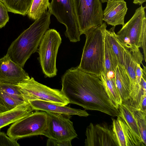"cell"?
<instances>
[{
  "label": "cell",
  "mask_w": 146,
  "mask_h": 146,
  "mask_svg": "<svg viewBox=\"0 0 146 146\" xmlns=\"http://www.w3.org/2000/svg\"><path fill=\"white\" fill-rule=\"evenodd\" d=\"M62 92L70 103L87 110H96L117 117L119 110L108 97L97 76L78 66L68 69L61 78Z\"/></svg>",
  "instance_id": "6da1fadb"
},
{
  "label": "cell",
  "mask_w": 146,
  "mask_h": 146,
  "mask_svg": "<svg viewBox=\"0 0 146 146\" xmlns=\"http://www.w3.org/2000/svg\"><path fill=\"white\" fill-rule=\"evenodd\" d=\"M51 14L46 11L11 43L7 54L23 68L27 60L38 50L42 37L48 30Z\"/></svg>",
  "instance_id": "7a4b0ae2"
},
{
  "label": "cell",
  "mask_w": 146,
  "mask_h": 146,
  "mask_svg": "<svg viewBox=\"0 0 146 146\" xmlns=\"http://www.w3.org/2000/svg\"><path fill=\"white\" fill-rule=\"evenodd\" d=\"M107 25L103 23L90 29L85 34L86 40L78 68L98 76L104 72V37Z\"/></svg>",
  "instance_id": "3957f363"
},
{
  "label": "cell",
  "mask_w": 146,
  "mask_h": 146,
  "mask_svg": "<svg viewBox=\"0 0 146 146\" xmlns=\"http://www.w3.org/2000/svg\"><path fill=\"white\" fill-rule=\"evenodd\" d=\"M145 8V7L141 5L136 9L132 17L122 26L116 35L122 44L130 51L141 48L146 62Z\"/></svg>",
  "instance_id": "277c9868"
},
{
  "label": "cell",
  "mask_w": 146,
  "mask_h": 146,
  "mask_svg": "<svg viewBox=\"0 0 146 146\" xmlns=\"http://www.w3.org/2000/svg\"><path fill=\"white\" fill-rule=\"evenodd\" d=\"M61 38L54 29L48 30L44 35L39 45L38 52L43 73L49 78L57 74L56 66L57 55Z\"/></svg>",
  "instance_id": "5b68a950"
},
{
  "label": "cell",
  "mask_w": 146,
  "mask_h": 146,
  "mask_svg": "<svg viewBox=\"0 0 146 146\" xmlns=\"http://www.w3.org/2000/svg\"><path fill=\"white\" fill-rule=\"evenodd\" d=\"M24 99L27 101L40 100L66 106L69 102L61 90L53 89L35 81L33 78L16 85Z\"/></svg>",
  "instance_id": "8992f818"
},
{
  "label": "cell",
  "mask_w": 146,
  "mask_h": 146,
  "mask_svg": "<svg viewBox=\"0 0 146 146\" xmlns=\"http://www.w3.org/2000/svg\"><path fill=\"white\" fill-rule=\"evenodd\" d=\"M81 35L103 23V11L100 0H73Z\"/></svg>",
  "instance_id": "52a82bcc"
},
{
  "label": "cell",
  "mask_w": 146,
  "mask_h": 146,
  "mask_svg": "<svg viewBox=\"0 0 146 146\" xmlns=\"http://www.w3.org/2000/svg\"><path fill=\"white\" fill-rule=\"evenodd\" d=\"M47 124L46 112L36 111L13 123L7 130V135L15 140L42 135Z\"/></svg>",
  "instance_id": "ba28073f"
},
{
  "label": "cell",
  "mask_w": 146,
  "mask_h": 146,
  "mask_svg": "<svg viewBox=\"0 0 146 146\" xmlns=\"http://www.w3.org/2000/svg\"><path fill=\"white\" fill-rule=\"evenodd\" d=\"M48 11L66 27V36L70 42L80 40L81 35L75 15L73 0H52Z\"/></svg>",
  "instance_id": "9c48e42d"
},
{
  "label": "cell",
  "mask_w": 146,
  "mask_h": 146,
  "mask_svg": "<svg viewBox=\"0 0 146 146\" xmlns=\"http://www.w3.org/2000/svg\"><path fill=\"white\" fill-rule=\"evenodd\" d=\"M46 112L47 127L42 135L60 141L72 140L77 137L73 122L70 119V115Z\"/></svg>",
  "instance_id": "30bf717a"
},
{
  "label": "cell",
  "mask_w": 146,
  "mask_h": 146,
  "mask_svg": "<svg viewBox=\"0 0 146 146\" xmlns=\"http://www.w3.org/2000/svg\"><path fill=\"white\" fill-rule=\"evenodd\" d=\"M85 135V146H119L112 126L107 124L90 123Z\"/></svg>",
  "instance_id": "8fae6325"
},
{
  "label": "cell",
  "mask_w": 146,
  "mask_h": 146,
  "mask_svg": "<svg viewBox=\"0 0 146 146\" xmlns=\"http://www.w3.org/2000/svg\"><path fill=\"white\" fill-rule=\"evenodd\" d=\"M143 56L139 49L130 52L126 57L124 63L125 67L129 75L130 81V104L137 105L139 101L141 93V88L137 84L136 71L137 64H142Z\"/></svg>",
  "instance_id": "7c38bea8"
},
{
  "label": "cell",
  "mask_w": 146,
  "mask_h": 146,
  "mask_svg": "<svg viewBox=\"0 0 146 146\" xmlns=\"http://www.w3.org/2000/svg\"><path fill=\"white\" fill-rule=\"evenodd\" d=\"M30 78L21 66L6 54L0 58V83L16 85Z\"/></svg>",
  "instance_id": "4fadbf2b"
},
{
  "label": "cell",
  "mask_w": 146,
  "mask_h": 146,
  "mask_svg": "<svg viewBox=\"0 0 146 146\" xmlns=\"http://www.w3.org/2000/svg\"><path fill=\"white\" fill-rule=\"evenodd\" d=\"M124 0H110L107 2L103 11V20L112 26L125 24L124 18L127 10Z\"/></svg>",
  "instance_id": "5bb4252c"
},
{
  "label": "cell",
  "mask_w": 146,
  "mask_h": 146,
  "mask_svg": "<svg viewBox=\"0 0 146 146\" xmlns=\"http://www.w3.org/2000/svg\"><path fill=\"white\" fill-rule=\"evenodd\" d=\"M28 102L34 110L42 111L70 116L76 115L80 116L87 117L89 115L85 110L62 106L50 102L35 100H29Z\"/></svg>",
  "instance_id": "9a60e30c"
},
{
  "label": "cell",
  "mask_w": 146,
  "mask_h": 146,
  "mask_svg": "<svg viewBox=\"0 0 146 146\" xmlns=\"http://www.w3.org/2000/svg\"><path fill=\"white\" fill-rule=\"evenodd\" d=\"M112 127L119 146H140L134 139L131 132L124 121L118 116L112 118Z\"/></svg>",
  "instance_id": "2e32d148"
},
{
  "label": "cell",
  "mask_w": 146,
  "mask_h": 146,
  "mask_svg": "<svg viewBox=\"0 0 146 146\" xmlns=\"http://www.w3.org/2000/svg\"><path fill=\"white\" fill-rule=\"evenodd\" d=\"M34 110L29 103L27 102L8 111L0 112V130L2 128L28 115Z\"/></svg>",
  "instance_id": "e0dca14e"
},
{
  "label": "cell",
  "mask_w": 146,
  "mask_h": 146,
  "mask_svg": "<svg viewBox=\"0 0 146 146\" xmlns=\"http://www.w3.org/2000/svg\"><path fill=\"white\" fill-rule=\"evenodd\" d=\"M118 110V116L126 123L135 141L140 146H145L141 138L136 117L130 105L122 103L119 105Z\"/></svg>",
  "instance_id": "ac0fdd59"
},
{
  "label": "cell",
  "mask_w": 146,
  "mask_h": 146,
  "mask_svg": "<svg viewBox=\"0 0 146 146\" xmlns=\"http://www.w3.org/2000/svg\"><path fill=\"white\" fill-rule=\"evenodd\" d=\"M115 80L117 90L122 102L130 99V81L124 66L118 63L115 71Z\"/></svg>",
  "instance_id": "d6986e66"
},
{
  "label": "cell",
  "mask_w": 146,
  "mask_h": 146,
  "mask_svg": "<svg viewBox=\"0 0 146 146\" xmlns=\"http://www.w3.org/2000/svg\"><path fill=\"white\" fill-rule=\"evenodd\" d=\"M113 26L109 30L106 29L105 34L111 48L118 63L124 66L125 58L130 51L127 49L117 38Z\"/></svg>",
  "instance_id": "ffe728a7"
},
{
  "label": "cell",
  "mask_w": 146,
  "mask_h": 146,
  "mask_svg": "<svg viewBox=\"0 0 146 146\" xmlns=\"http://www.w3.org/2000/svg\"><path fill=\"white\" fill-rule=\"evenodd\" d=\"M98 77L108 97L118 109L119 105L123 102L115 85V77H108L103 72Z\"/></svg>",
  "instance_id": "44dd1931"
},
{
  "label": "cell",
  "mask_w": 146,
  "mask_h": 146,
  "mask_svg": "<svg viewBox=\"0 0 146 146\" xmlns=\"http://www.w3.org/2000/svg\"><path fill=\"white\" fill-rule=\"evenodd\" d=\"M27 102H29L22 96H12L0 91V112L8 111Z\"/></svg>",
  "instance_id": "7402d4cb"
},
{
  "label": "cell",
  "mask_w": 146,
  "mask_h": 146,
  "mask_svg": "<svg viewBox=\"0 0 146 146\" xmlns=\"http://www.w3.org/2000/svg\"><path fill=\"white\" fill-rule=\"evenodd\" d=\"M8 11L23 16L27 15L33 0H3Z\"/></svg>",
  "instance_id": "603a6c76"
},
{
  "label": "cell",
  "mask_w": 146,
  "mask_h": 146,
  "mask_svg": "<svg viewBox=\"0 0 146 146\" xmlns=\"http://www.w3.org/2000/svg\"><path fill=\"white\" fill-rule=\"evenodd\" d=\"M118 63L105 34L104 37V70L103 73L106 75L110 72H115Z\"/></svg>",
  "instance_id": "cb8c5ba5"
},
{
  "label": "cell",
  "mask_w": 146,
  "mask_h": 146,
  "mask_svg": "<svg viewBox=\"0 0 146 146\" xmlns=\"http://www.w3.org/2000/svg\"><path fill=\"white\" fill-rule=\"evenodd\" d=\"M49 0H33L27 15L30 19L36 20L47 10L49 5Z\"/></svg>",
  "instance_id": "d4e9b609"
},
{
  "label": "cell",
  "mask_w": 146,
  "mask_h": 146,
  "mask_svg": "<svg viewBox=\"0 0 146 146\" xmlns=\"http://www.w3.org/2000/svg\"><path fill=\"white\" fill-rule=\"evenodd\" d=\"M136 117L142 142L146 145V112L137 110L130 105Z\"/></svg>",
  "instance_id": "484cf974"
},
{
  "label": "cell",
  "mask_w": 146,
  "mask_h": 146,
  "mask_svg": "<svg viewBox=\"0 0 146 146\" xmlns=\"http://www.w3.org/2000/svg\"><path fill=\"white\" fill-rule=\"evenodd\" d=\"M0 91L12 96L23 97L15 84L0 83Z\"/></svg>",
  "instance_id": "4316f807"
},
{
  "label": "cell",
  "mask_w": 146,
  "mask_h": 146,
  "mask_svg": "<svg viewBox=\"0 0 146 146\" xmlns=\"http://www.w3.org/2000/svg\"><path fill=\"white\" fill-rule=\"evenodd\" d=\"M17 140L7 136L3 132H0V146H19Z\"/></svg>",
  "instance_id": "83f0119b"
},
{
  "label": "cell",
  "mask_w": 146,
  "mask_h": 146,
  "mask_svg": "<svg viewBox=\"0 0 146 146\" xmlns=\"http://www.w3.org/2000/svg\"><path fill=\"white\" fill-rule=\"evenodd\" d=\"M8 11L4 3L0 1V29L4 27L9 21Z\"/></svg>",
  "instance_id": "f1b7e54d"
},
{
  "label": "cell",
  "mask_w": 146,
  "mask_h": 146,
  "mask_svg": "<svg viewBox=\"0 0 146 146\" xmlns=\"http://www.w3.org/2000/svg\"><path fill=\"white\" fill-rule=\"evenodd\" d=\"M72 140H68L64 141H60L48 138L47 143V146H71Z\"/></svg>",
  "instance_id": "f546056e"
},
{
  "label": "cell",
  "mask_w": 146,
  "mask_h": 146,
  "mask_svg": "<svg viewBox=\"0 0 146 146\" xmlns=\"http://www.w3.org/2000/svg\"><path fill=\"white\" fill-rule=\"evenodd\" d=\"M141 64H137L136 71V77L137 85L141 87L140 83L141 78L143 76L144 73H146V67L143 66V68L142 69L140 66Z\"/></svg>",
  "instance_id": "4dcf8cb0"
},
{
  "label": "cell",
  "mask_w": 146,
  "mask_h": 146,
  "mask_svg": "<svg viewBox=\"0 0 146 146\" xmlns=\"http://www.w3.org/2000/svg\"><path fill=\"white\" fill-rule=\"evenodd\" d=\"M146 93L143 94L140 96L139 102L136 108L137 110L146 112Z\"/></svg>",
  "instance_id": "1f68e13d"
},
{
  "label": "cell",
  "mask_w": 146,
  "mask_h": 146,
  "mask_svg": "<svg viewBox=\"0 0 146 146\" xmlns=\"http://www.w3.org/2000/svg\"><path fill=\"white\" fill-rule=\"evenodd\" d=\"M146 1V0H133V3L135 4L141 5Z\"/></svg>",
  "instance_id": "d6a6232c"
},
{
  "label": "cell",
  "mask_w": 146,
  "mask_h": 146,
  "mask_svg": "<svg viewBox=\"0 0 146 146\" xmlns=\"http://www.w3.org/2000/svg\"><path fill=\"white\" fill-rule=\"evenodd\" d=\"M101 2L104 3L105 2H107L108 1L110 0H100Z\"/></svg>",
  "instance_id": "836d02e7"
},
{
  "label": "cell",
  "mask_w": 146,
  "mask_h": 146,
  "mask_svg": "<svg viewBox=\"0 0 146 146\" xmlns=\"http://www.w3.org/2000/svg\"><path fill=\"white\" fill-rule=\"evenodd\" d=\"M0 1L3 3L4 2L3 0H0Z\"/></svg>",
  "instance_id": "e575fe53"
}]
</instances>
